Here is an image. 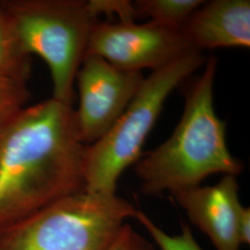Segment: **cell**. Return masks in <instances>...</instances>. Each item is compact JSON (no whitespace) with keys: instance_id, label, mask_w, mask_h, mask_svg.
I'll return each mask as SVG.
<instances>
[{"instance_id":"8992f818","label":"cell","mask_w":250,"mask_h":250,"mask_svg":"<svg viewBox=\"0 0 250 250\" xmlns=\"http://www.w3.org/2000/svg\"><path fill=\"white\" fill-rule=\"evenodd\" d=\"M193 50L180 30L151 21H98L92 29L85 56H99L125 71L153 72Z\"/></svg>"},{"instance_id":"ba28073f","label":"cell","mask_w":250,"mask_h":250,"mask_svg":"<svg viewBox=\"0 0 250 250\" xmlns=\"http://www.w3.org/2000/svg\"><path fill=\"white\" fill-rule=\"evenodd\" d=\"M236 176L226 174L215 186L186 188L170 193L190 221L205 232L217 250H240L236 222L242 204Z\"/></svg>"},{"instance_id":"5b68a950","label":"cell","mask_w":250,"mask_h":250,"mask_svg":"<svg viewBox=\"0 0 250 250\" xmlns=\"http://www.w3.org/2000/svg\"><path fill=\"white\" fill-rule=\"evenodd\" d=\"M0 9L24 53L36 54L47 64L52 98L72 106L76 75L93 27L99 21L83 0H9Z\"/></svg>"},{"instance_id":"3957f363","label":"cell","mask_w":250,"mask_h":250,"mask_svg":"<svg viewBox=\"0 0 250 250\" xmlns=\"http://www.w3.org/2000/svg\"><path fill=\"white\" fill-rule=\"evenodd\" d=\"M205 62L201 52L193 50L145 78L135 97L107 134L86 146L83 190L116 194L117 182L123 172L142 157L144 145L168 97Z\"/></svg>"},{"instance_id":"8fae6325","label":"cell","mask_w":250,"mask_h":250,"mask_svg":"<svg viewBox=\"0 0 250 250\" xmlns=\"http://www.w3.org/2000/svg\"><path fill=\"white\" fill-rule=\"evenodd\" d=\"M31 57L24 53L9 22L0 9V72L29 79Z\"/></svg>"},{"instance_id":"7c38bea8","label":"cell","mask_w":250,"mask_h":250,"mask_svg":"<svg viewBox=\"0 0 250 250\" xmlns=\"http://www.w3.org/2000/svg\"><path fill=\"white\" fill-rule=\"evenodd\" d=\"M29 79L0 72V132L18 111L26 106L31 93Z\"/></svg>"},{"instance_id":"5bb4252c","label":"cell","mask_w":250,"mask_h":250,"mask_svg":"<svg viewBox=\"0 0 250 250\" xmlns=\"http://www.w3.org/2000/svg\"><path fill=\"white\" fill-rule=\"evenodd\" d=\"M92 12L99 17L101 14L116 16L118 21H135L137 19L133 1L127 0H88Z\"/></svg>"},{"instance_id":"277c9868","label":"cell","mask_w":250,"mask_h":250,"mask_svg":"<svg viewBox=\"0 0 250 250\" xmlns=\"http://www.w3.org/2000/svg\"><path fill=\"white\" fill-rule=\"evenodd\" d=\"M137 211L116 194L81 190L0 228V250H104Z\"/></svg>"},{"instance_id":"6da1fadb","label":"cell","mask_w":250,"mask_h":250,"mask_svg":"<svg viewBox=\"0 0 250 250\" xmlns=\"http://www.w3.org/2000/svg\"><path fill=\"white\" fill-rule=\"evenodd\" d=\"M85 147L71 105L51 98L12 117L0 132V228L83 190Z\"/></svg>"},{"instance_id":"30bf717a","label":"cell","mask_w":250,"mask_h":250,"mask_svg":"<svg viewBox=\"0 0 250 250\" xmlns=\"http://www.w3.org/2000/svg\"><path fill=\"white\" fill-rule=\"evenodd\" d=\"M137 19L148 18L161 26L180 30L202 0H136L133 1Z\"/></svg>"},{"instance_id":"9c48e42d","label":"cell","mask_w":250,"mask_h":250,"mask_svg":"<svg viewBox=\"0 0 250 250\" xmlns=\"http://www.w3.org/2000/svg\"><path fill=\"white\" fill-rule=\"evenodd\" d=\"M180 31L199 52L220 47H250V1H204Z\"/></svg>"},{"instance_id":"2e32d148","label":"cell","mask_w":250,"mask_h":250,"mask_svg":"<svg viewBox=\"0 0 250 250\" xmlns=\"http://www.w3.org/2000/svg\"><path fill=\"white\" fill-rule=\"evenodd\" d=\"M250 209L242 206L237 216L236 229L241 245L250 244Z\"/></svg>"},{"instance_id":"52a82bcc","label":"cell","mask_w":250,"mask_h":250,"mask_svg":"<svg viewBox=\"0 0 250 250\" xmlns=\"http://www.w3.org/2000/svg\"><path fill=\"white\" fill-rule=\"evenodd\" d=\"M144 80L142 72L121 70L99 56L86 55L75 80L79 105L74 116L81 142L89 146L107 134Z\"/></svg>"},{"instance_id":"4fadbf2b","label":"cell","mask_w":250,"mask_h":250,"mask_svg":"<svg viewBox=\"0 0 250 250\" xmlns=\"http://www.w3.org/2000/svg\"><path fill=\"white\" fill-rule=\"evenodd\" d=\"M135 219L145 226L161 250H203L198 246L187 225H183L181 234L170 236L163 232L142 211L138 210L136 212Z\"/></svg>"},{"instance_id":"9a60e30c","label":"cell","mask_w":250,"mask_h":250,"mask_svg":"<svg viewBox=\"0 0 250 250\" xmlns=\"http://www.w3.org/2000/svg\"><path fill=\"white\" fill-rule=\"evenodd\" d=\"M104 250H156L154 245L125 223Z\"/></svg>"},{"instance_id":"7a4b0ae2","label":"cell","mask_w":250,"mask_h":250,"mask_svg":"<svg viewBox=\"0 0 250 250\" xmlns=\"http://www.w3.org/2000/svg\"><path fill=\"white\" fill-rule=\"evenodd\" d=\"M217 59L206 60L203 73L187 93L183 116L170 137L134 164L147 196L200 186L215 173L238 175L244 169L226 142V125L214 109Z\"/></svg>"}]
</instances>
